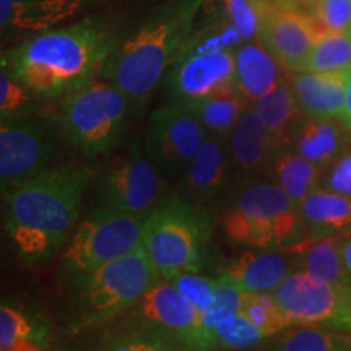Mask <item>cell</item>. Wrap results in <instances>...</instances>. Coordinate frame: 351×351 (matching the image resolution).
Wrapping results in <instances>:
<instances>
[{
  "instance_id": "25",
  "label": "cell",
  "mask_w": 351,
  "mask_h": 351,
  "mask_svg": "<svg viewBox=\"0 0 351 351\" xmlns=\"http://www.w3.org/2000/svg\"><path fill=\"white\" fill-rule=\"evenodd\" d=\"M249 351H351V332L332 326H291Z\"/></svg>"
},
{
  "instance_id": "16",
  "label": "cell",
  "mask_w": 351,
  "mask_h": 351,
  "mask_svg": "<svg viewBox=\"0 0 351 351\" xmlns=\"http://www.w3.org/2000/svg\"><path fill=\"white\" fill-rule=\"evenodd\" d=\"M228 152L236 187L270 178L271 165L280 150L252 103L228 138Z\"/></svg>"
},
{
  "instance_id": "43",
  "label": "cell",
  "mask_w": 351,
  "mask_h": 351,
  "mask_svg": "<svg viewBox=\"0 0 351 351\" xmlns=\"http://www.w3.org/2000/svg\"><path fill=\"white\" fill-rule=\"evenodd\" d=\"M298 2H302V3H315V0H298Z\"/></svg>"
},
{
  "instance_id": "14",
  "label": "cell",
  "mask_w": 351,
  "mask_h": 351,
  "mask_svg": "<svg viewBox=\"0 0 351 351\" xmlns=\"http://www.w3.org/2000/svg\"><path fill=\"white\" fill-rule=\"evenodd\" d=\"M320 26L314 16L270 0L258 26L257 41L288 73L304 72Z\"/></svg>"
},
{
  "instance_id": "4",
  "label": "cell",
  "mask_w": 351,
  "mask_h": 351,
  "mask_svg": "<svg viewBox=\"0 0 351 351\" xmlns=\"http://www.w3.org/2000/svg\"><path fill=\"white\" fill-rule=\"evenodd\" d=\"M219 225L236 247L285 249L307 238L300 205L267 179L236 187Z\"/></svg>"
},
{
  "instance_id": "19",
  "label": "cell",
  "mask_w": 351,
  "mask_h": 351,
  "mask_svg": "<svg viewBox=\"0 0 351 351\" xmlns=\"http://www.w3.org/2000/svg\"><path fill=\"white\" fill-rule=\"evenodd\" d=\"M298 269L295 254L285 249H245L221 269L244 291L271 293Z\"/></svg>"
},
{
  "instance_id": "27",
  "label": "cell",
  "mask_w": 351,
  "mask_h": 351,
  "mask_svg": "<svg viewBox=\"0 0 351 351\" xmlns=\"http://www.w3.org/2000/svg\"><path fill=\"white\" fill-rule=\"evenodd\" d=\"M181 104L194 112L210 135L230 138L251 103L244 98L238 86L232 85L207 98Z\"/></svg>"
},
{
  "instance_id": "10",
  "label": "cell",
  "mask_w": 351,
  "mask_h": 351,
  "mask_svg": "<svg viewBox=\"0 0 351 351\" xmlns=\"http://www.w3.org/2000/svg\"><path fill=\"white\" fill-rule=\"evenodd\" d=\"M166 182L143 145L134 143L99 169L96 179L98 207L145 217L165 197Z\"/></svg>"
},
{
  "instance_id": "28",
  "label": "cell",
  "mask_w": 351,
  "mask_h": 351,
  "mask_svg": "<svg viewBox=\"0 0 351 351\" xmlns=\"http://www.w3.org/2000/svg\"><path fill=\"white\" fill-rule=\"evenodd\" d=\"M322 171L291 148H283L276 153L270 178L301 207L306 197L319 187Z\"/></svg>"
},
{
  "instance_id": "1",
  "label": "cell",
  "mask_w": 351,
  "mask_h": 351,
  "mask_svg": "<svg viewBox=\"0 0 351 351\" xmlns=\"http://www.w3.org/2000/svg\"><path fill=\"white\" fill-rule=\"evenodd\" d=\"M122 39L117 26L98 16L29 34L3 52L2 67L41 99L64 98L99 77Z\"/></svg>"
},
{
  "instance_id": "7",
  "label": "cell",
  "mask_w": 351,
  "mask_h": 351,
  "mask_svg": "<svg viewBox=\"0 0 351 351\" xmlns=\"http://www.w3.org/2000/svg\"><path fill=\"white\" fill-rule=\"evenodd\" d=\"M130 98L114 83L95 78L64 96L60 129L64 138L85 156L104 155L124 134Z\"/></svg>"
},
{
  "instance_id": "41",
  "label": "cell",
  "mask_w": 351,
  "mask_h": 351,
  "mask_svg": "<svg viewBox=\"0 0 351 351\" xmlns=\"http://www.w3.org/2000/svg\"><path fill=\"white\" fill-rule=\"evenodd\" d=\"M340 251L341 257H343L346 270H348V274L351 275V236L340 239Z\"/></svg>"
},
{
  "instance_id": "30",
  "label": "cell",
  "mask_w": 351,
  "mask_h": 351,
  "mask_svg": "<svg viewBox=\"0 0 351 351\" xmlns=\"http://www.w3.org/2000/svg\"><path fill=\"white\" fill-rule=\"evenodd\" d=\"M351 67V32H322L315 39L304 72H337Z\"/></svg>"
},
{
  "instance_id": "35",
  "label": "cell",
  "mask_w": 351,
  "mask_h": 351,
  "mask_svg": "<svg viewBox=\"0 0 351 351\" xmlns=\"http://www.w3.org/2000/svg\"><path fill=\"white\" fill-rule=\"evenodd\" d=\"M41 99L16 80L5 67L0 70V116L2 121L33 116L34 101Z\"/></svg>"
},
{
  "instance_id": "26",
  "label": "cell",
  "mask_w": 351,
  "mask_h": 351,
  "mask_svg": "<svg viewBox=\"0 0 351 351\" xmlns=\"http://www.w3.org/2000/svg\"><path fill=\"white\" fill-rule=\"evenodd\" d=\"M252 104L274 137L278 150L289 148L295 129L304 116L298 104L289 75Z\"/></svg>"
},
{
  "instance_id": "42",
  "label": "cell",
  "mask_w": 351,
  "mask_h": 351,
  "mask_svg": "<svg viewBox=\"0 0 351 351\" xmlns=\"http://www.w3.org/2000/svg\"><path fill=\"white\" fill-rule=\"evenodd\" d=\"M2 351H44V350L41 348V345L36 343V341L25 340V341H20V343L10 346L8 350H2Z\"/></svg>"
},
{
  "instance_id": "38",
  "label": "cell",
  "mask_w": 351,
  "mask_h": 351,
  "mask_svg": "<svg viewBox=\"0 0 351 351\" xmlns=\"http://www.w3.org/2000/svg\"><path fill=\"white\" fill-rule=\"evenodd\" d=\"M313 16L322 32H351V0H315Z\"/></svg>"
},
{
  "instance_id": "2",
  "label": "cell",
  "mask_w": 351,
  "mask_h": 351,
  "mask_svg": "<svg viewBox=\"0 0 351 351\" xmlns=\"http://www.w3.org/2000/svg\"><path fill=\"white\" fill-rule=\"evenodd\" d=\"M93 178L90 165H56L3 194L5 231L25 262H47L64 247Z\"/></svg>"
},
{
  "instance_id": "23",
  "label": "cell",
  "mask_w": 351,
  "mask_h": 351,
  "mask_svg": "<svg viewBox=\"0 0 351 351\" xmlns=\"http://www.w3.org/2000/svg\"><path fill=\"white\" fill-rule=\"evenodd\" d=\"M278 60L270 54L261 43L244 41L236 49V86L249 103H256L258 98L283 80Z\"/></svg>"
},
{
  "instance_id": "17",
  "label": "cell",
  "mask_w": 351,
  "mask_h": 351,
  "mask_svg": "<svg viewBox=\"0 0 351 351\" xmlns=\"http://www.w3.org/2000/svg\"><path fill=\"white\" fill-rule=\"evenodd\" d=\"M116 0H0L2 38L41 33Z\"/></svg>"
},
{
  "instance_id": "33",
  "label": "cell",
  "mask_w": 351,
  "mask_h": 351,
  "mask_svg": "<svg viewBox=\"0 0 351 351\" xmlns=\"http://www.w3.org/2000/svg\"><path fill=\"white\" fill-rule=\"evenodd\" d=\"M267 340V335L244 314L223 320L210 337V351L251 350Z\"/></svg>"
},
{
  "instance_id": "40",
  "label": "cell",
  "mask_w": 351,
  "mask_h": 351,
  "mask_svg": "<svg viewBox=\"0 0 351 351\" xmlns=\"http://www.w3.org/2000/svg\"><path fill=\"white\" fill-rule=\"evenodd\" d=\"M341 122L351 130V67L346 70L345 82V106H343V119Z\"/></svg>"
},
{
  "instance_id": "29",
  "label": "cell",
  "mask_w": 351,
  "mask_h": 351,
  "mask_svg": "<svg viewBox=\"0 0 351 351\" xmlns=\"http://www.w3.org/2000/svg\"><path fill=\"white\" fill-rule=\"evenodd\" d=\"M244 289L226 275H219L215 283L212 304L200 314V327L197 333L194 351H210V337L223 320L232 317L241 311Z\"/></svg>"
},
{
  "instance_id": "18",
  "label": "cell",
  "mask_w": 351,
  "mask_h": 351,
  "mask_svg": "<svg viewBox=\"0 0 351 351\" xmlns=\"http://www.w3.org/2000/svg\"><path fill=\"white\" fill-rule=\"evenodd\" d=\"M234 186L228 138L210 135L179 179V194L208 207Z\"/></svg>"
},
{
  "instance_id": "12",
  "label": "cell",
  "mask_w": 351,
  "mask_h": 351,
  "mask_svg": "<svg viewBox=\"0 0 351 351\" xmlns=\"http://www.w3.org/2000/svg\"><path fill=\"white\" fill-rule=\"evenodd\" d=\"M207 137L194 112L173 101L152 112L143 147L166 181H179Z\"/></svg>"
},
{
  "instance_id": "36",
  "label": "cell",
  "mask_w": 351,
  "mask_h": 351,
  "mask_svg": "<svg viewBox=\"0 0 351 351\" xmlns=\"http://www.w3.org/2000/svg\"><path fill=\"white\" fill-rule=\"evenodd\" d=\"M226 20L238 29L243 41H256L263 12L270 0H219Z\"/></svg>"
},
{
  "instance_id": "31",
  "label": "cell",
  "mask_w": 351,
  "mask_h": 351,
  "mask_svg": "<svg viewBox=\"0 0 351 351\" xmlns=\"http://www.w3.org/2000/svg\"><path fill=\"white\" fill-rule=\"evenodd\" d=\"M98 351H187V348L169 333L137 324L108 339Z\"/></svg>"
},
{
  "instance_id": "24",
  "label": "cell",
  "mask_w": 351,
  "mask_h": 351,
  "mask_svg": "<svg viewBox=\"0 0 351 351\" xmlns=\"http://www.w3.org/2000/svg\"><path fill=\"white\" fill-rule=\"evenodd\" d=\"M295 254L298 269L307 271L315 280L351 291V275L346 270L337 238H306L288 245Z\"/></svg>"
},
{
  "instance_id": "8",
  "label": "cell",
  "mask_w": 351,
  "mask_h": 351,
  "mask_svg": "<svg viewBox=\"0 0 351 351\" xmlns=\"http://www.w3.org/2000/svg\"><path fill=\"white\" fill-rule=\"evenodd\" d=\"M243 43L230 21L219 33L213 28L195 32L165 77L173 99L191 103L236 85V49Z\"/></svg>"
},
{
  "instance_id": "13",
  "label": "cell",
  "mask_w": 351,
  "mask_h": 351,
  "mask_svg": "<svg viewBox=\"0 0 351 351\" xmlns=\"http://www.w3.org/2000/svg\"><path fill=\"white\" fill-rule=\"evenodd\" d=\"M271 293L293 326L319 324L351 332V291L295 270Z\"/></svg>"
},
{
  "instance_id": "21",
  "label": "cell",
  "mask_w": 351,
  "mask_h": 351,
  "mask_svg": "<svg viewBox=\"0 0 351 351\" xmlns=\"http://www.w3.org/2000/svg\"><path fill=\"white\" fill-rule=\"evenodd\" d=\"M350 129L340 119L302 116L293 134L289 148L319 168L326 169L348 150Z\"/></svg>"
},
{
  "instance_id": "32",
  "label": "cell",
  "mask_w": 351,
  "mask_h": 351,
  "mask_svg": "<svg viewBox=\"0 0 351 351\" xmlns=\"http://www.w3.org/2000/svg\"><path fill=\"white\" fill-rule=\"evenodd\" d=\"M239 313L256 324L265 333L267 339L293 326L291 320L276 302L274 293L244 291Z\"/></svg>"
},
{
  "instance_id": "5",
  "label": "cell",
  "mask_w": 351,
  "mask_h": 351,
  "mask_svg": "<svg viewBox=\"0 0 351 351\" xmlns=\"http://www.w3.org/2000/svg\"><path fill=\"white\" fill-rule=\"evenodd\" d=\"M213 234L208 207L179 192L165 195L143 217L142 245L161 278L200 271Z\"/></svg>"
},
{
  "instance_id": "22",
  "label": "cell",
  "mask_w": 351,
  "mask_h": 351,
  "mask_svg": "<svg viewBox=\"0 0 351 351\" xmlns=\"http://www.w3.org/2000/svg\"><path fill=\"white\" fill-rule=\"evenodd\" d=\"M307 238L351 236V197L317 187L301 204Z\"/></svg>"
},
{
  "instance_id": "20",
  "label": "cell",
  "mask_w": 351,
  "mask_h": 351,
  "mask_svg": "<svg viewBox=\"0 0 351 351\" xmlns=\"http://www.w3.org/2000/svg\"><path fill=\"white\" fill-rule=\"evenodd\" d=\"M346 70L289 73V82L304 116L343 119Z\"/></svg>"
},
{
  "instance_id": "34",
  "label": "cell",
  "mask_w": 351,
  "mask_h": 351,
  "mask_svg": "<svg viewBox=\"0 0 351 351\" xmlns=\"http://www.w3.org/2000/svg\"><path fill=\"white\" fill-rule=\"evenodd\" d=\"M46 339V328L33 319V315L25 313L20 307L3 302L0 307V351L8 350L20 341L32 340L43 343Z\"/></svg>"
},
{
  "instance_id": "3",
  "label": "cell",
  "mask_w": 351,
  "mask_h": 351,
  "mask_svg": "<svg viewBox=\"0 0 351 351\" xmlns=\"http://www.w3.org/2000/svg\"><path fill=\"white\" fill-rule=\"evenodd\" d=\"M204 2L168 0L135 32L122 36L99 78L119 86L132 103H145L191 43Z\"/></svg>"
},
{
  "instance_id": "6",
  "label": "cell",
  "mask_w": 351,
  "mask_h": 351,
  "mask_svg": "<svg viewBox=\"0 0 351 351\" xmlns=\"http://www.w3.org/2000/svg\"><path fill=\"white\" fill-rule=\"evenodd\" d=\"M160 280V271L142 245L117 261L75 276L73 317L78 326L106 322L130 311Z\"/></svg>"
},
{
  "instance_id": "11",
  "label": "cell",
  "mask_w": 351,
  "mask_h": 351,
  "mask_svg": "<svg viewBox=\"0 0 351 351\" xmlns=\"http://www.w3.org/2000/svg\"><path fill=\"white\" fill-rule=\"evenodd\" d=\"M59 127L38 116L0 122L2 195L56 166L54 161L60 155V137H64Z\"/></svg>"
},
{
  "instance_id": "9",
  "label": "cell",
  "mask_w": 351,
  "mask_h": 351,
  "mask_svg": "<svg viewBox=\"0 0 351 351\" xmlns=\"http://www.w3.org/2000/svg\"><path fill=\"white\" fill-rule=\"evenodd\" d=\"M142 234L143 217L98 207L73 231L60 267L73 278L88 274L142 247Z\"/></svg>"
},
{
  "instance_id": "39",
  "label": "cell",
  "mask_w": 351,
  "mask_h": 351,
  "mask_svg": "<svg viewBox=\"0 0 351 351\" xmlns=\"http://www.w3.org/2000/svg\"><path fill=\"white\" fill-rule=\"evenodd\" d=\"M319 187L351 197V148L341 153L322 171Z\"/></svg>"
},
{
  "instance_id": "37",
  "label": "cell",
  "mask_w": 351,
  "mask_h": 351,
  "mask_svg": "<svg viewBox=\"0 0 351 351\" xmlns=\"http://www.w3.org/2000/svg\"><path fill=\"white\" fill-rule=\"evenodd\" d=\"M166 282L173 283L189 301L194 304L199 313H205L212 304L213 289L217 280H210L207 276L199 275V271H187V274L176 275Z\"/></svg>"
},
{
  "instance_id": "15",
  "label": "cell",
  "mask_w": 351,
  "mask_h": 351,
  "mask_svg": "<svg viewBox=\"0 0 351 351\" xmlns=\"http://www.w3.org/2000/svg\"><path fill=\"white\" fill-rule=\"evenodd\" d=\"M130 311L137 324L169 333L187 351H194L200 313L173 283L161 278Z\"/></svg>"
}]
</instances>
